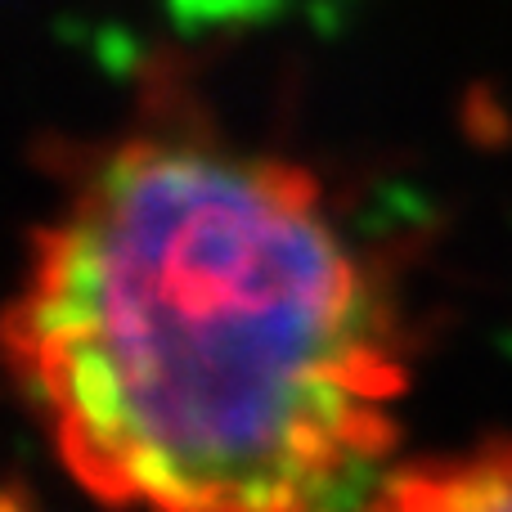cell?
<instances>
[{
  "instance_id": "6da1fadb",
  "label": "cell",
  "mask_w": 512,
  "mask_h": 512,
  "mask_svg": "<svg viewBox=\"0 0 512 512\" xmlns=\"http://www.w3.org/2000/svg\"><path fill=\"white\" fill-rule=\"evenodd\" d=\"M9 351L72 477L140 512H346L405 391L396 315L315 180L180 135L81 176Z\"/></svg>"
},
{
  "instance_id": "7a4b0ae2",
  "label": "cell",
  "mask_w": 512,
  "mask_h": 512,
  "mask_svg": "<svg viewBox=\"0 0 512 512\" xmlns=\"http://www.w3.org/2000/svg\"><path fill=\"white\" fill-rule=\"evenodd\" d=\"M369 512H512V445L400 472Z\"/></svg>"
}]
</instances>
